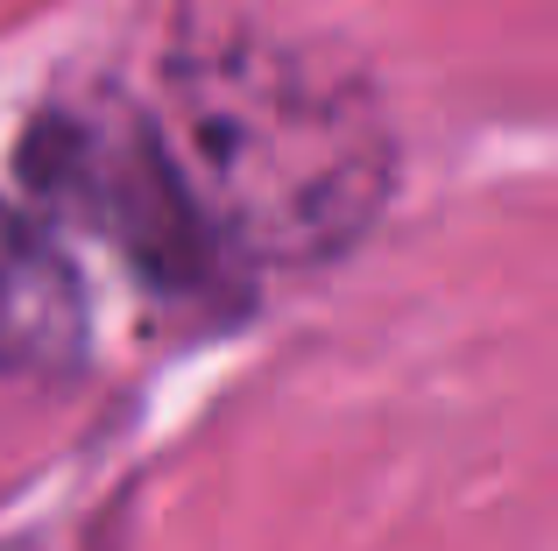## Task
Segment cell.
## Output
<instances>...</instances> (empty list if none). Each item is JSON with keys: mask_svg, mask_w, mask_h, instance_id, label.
<instances>
[{"mask_svg": "<svg viewBox=\"0 0 558 551\" xmlns=\"http://www.w3.org/2000/svg\"><path fill=\"white\" fill-rule=\"evenodd\" d=\"M142 113L227 269L332 262L396 192L381 99L326 50L269 28L213 22L178 36Z\"/></svg>", "mask_w": 558, "mask_h": 551, "instance_id": "obj_1", "label": "cell"}, {"mask_svg": "<svg viewBox=\"0 0 558 551\" xmlns=\"http://www.w3.org/2000/svg\"><path fill=\"white\" fill-rule=\"evenodd\" d=\"M22 177L36 192L43 220H64L78 234L107 241L156 290H170V297H219L227 290L233 276L227 255L205 241L135 93L107 85L85 99H57L28 127Z\"/></svg>", "mask_w": 558, "mask_h": 551, "instance_id": "obj_2", "label": "cell"}, {"mask_svg": "<svg viewBox=\"0 0 558 551\" xmlns=\"http://www.w3.org/2000/svg\"><path fill=\"white\" fill-rule=\"evenodd\" d=\"M85 332V283L57 248L50 220L0 198V375L78 368Z\"/></svg>", "mask_w": 558, "mask_h": 551, "instance_id": "obj_3", "label": "cell"}]
</instances>
